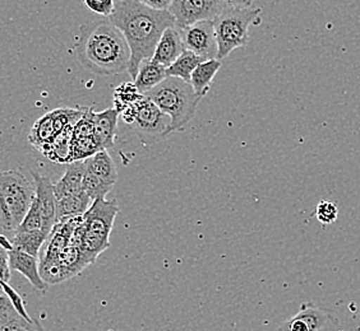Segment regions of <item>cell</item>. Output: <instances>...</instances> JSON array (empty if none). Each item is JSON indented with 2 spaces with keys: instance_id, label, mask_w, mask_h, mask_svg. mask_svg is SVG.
Masks as SVG:
<instances>
[{
  "instance_id": "obj_20",
  "label": "cell",
  "mask_w": 360,
  "mask_h": 331,
  "mask_svg": "<svg viewBox=\"0 0 360 331\" xmlns=\"http://www.w3.org/2000/svg\"><path fill=\"white\" fill-rule=\"evenodd\" d=\"M92 204V199L84 191L56 201V222L63 218L81 217Z\"/></svg>"
},
{
  "instance_id": "obj_18",
  "label": "cell",
  "mask_w": 360,
  "mask_h": 331,
  "mask_svg": "<svg viewBox=\"0 0 360 331\" xmlns=\"http://www.w3.org/2000/svg\"><path fill=\"white\" fill-rule=\"evenodd\" d=\"M222 62L219 59H210L200 62L193 70L191 76V84L194 92L203 98L208 93L211 83L214 81L217 72L221 68Z\"/></svg>"
},
{
  "instance_id": "obj_17",
  "label": "cell",
  "mask_w": 360,
  "mask_h": 331,
  "mask_svg": "<svg viewBox=\"0 0 360 331\" xmlns=\"http://www.w3.org/2000/svg\"><path fill=\"white\" fill-rule=\"evenodd\" d=\"M167 78V68L153 59H145L139 64L137 76L134 78V86L141 95L155 88Z\"/></svg>"
},
{
  "instance_id": "obj_21",
  "label": "cell",
  "mask_w": 360,
  "mask_h": 331,
  "mask_svg": "<svg viewBox=\"0 0 360 331\" xmlns=\"http://www.w3.org/2000/svg\"><path fill=\"white\" fill-rule=\"evenodd\" d=\"M58 134L59 131L56 129V120L53 116V112L50 111L34 124L28 135V142L31 145H34L36 149L41 151L42 148L48 145Z\"/></svg>"
},
{
  "instance_id": "obj_33",
  "label": "cell",
  "mask_w": 360,
  "mask_h": 331,
  "mask_svg": "<svg viewBox=\"0 0 360 331\" xmlns=\"http://www.w3.org/2000/svg\"><path fill=\"white\" fill-rule=\"evenodd\" d=\"M11 269L8 264V251L0 246V282H9L11 278Z\"/></svg>"
},
{
  "instance_id": "obj_29",
  "label": "cell",
  "mask_w": 360,
  "mask_h": 331,
  "mask_svg": "<svg viewBox=\"0 0 360 331\" xmlns=\"http://www.w3.org/2000/svg\"><path fill=\"white\" fill-rule=\"evenodd\" d=\"M101 151L97 144L96 139L94 135L84 137V138H73V161H82L94 156L95 153Z\"/></svg>"
},
{
  "instance_id": "obj_7",
  "label": "cell",
  "mask_w": 360,
  "mask_h": 331,
  "mask_svg": "<svg viewBox=\"0 0 360 331\" xmlns=\"http://www.w3.org/2000/svg\"><path fill=\"white\" fill-rule=\"evenodd\" d=\"M224 0H173L169 13L175 20V26L187 27L201 21H214L225 8Z\"/></svg>"
},
{
  "instance_id": "obj_14",
  "label": "cell",
  "mask_w": 360,
  "mask_h": 331,
  "mask_svg": "<svg viewBox=\"0 0 360 331\" xmlns=\"http://www.w3.org/2000/svg\"><path fill=\"white\" fill-rule=\"evenodd\" d=\"M297 316L304 321L309 331H338L340 321L336 313L313 304H303Z\"/></svg>"
},
{
  "instance_id": "obj_28",
  "label": "cell",
  "mask_w": 360,
  "mask_h": 331,
  "mask_svg": "<svg viewBox=\"0 0 360 331\" xmlns=\"http://www.w3.org/2000/svg\"><path fill=\"white\" fill-rule=\"evenodd\" d=\"M141 98H143V95L139 93V90L134 86V83L133 84H123V86L118 87L115 90V93H114V101H115L114 107L120 114L127 106L137 102Z\"/></svg>"
},
{
  "instance_id": "obj_4",
  "label": "cell",
  "mask_w": 360,
  "mask_h": 331,
  "mask_svg": "<svg viewBox=\"0 0 360 331\" xmlns=\"http://www.w3.org/2000/svg\"><path fill=\"white\" fill-rule=\"evenodd\" d=\"M143 96L151 100L170 118L173 133L183 129L194 118L202 100L194 92L191 83L175 76H167L165 81L146 92Z\"/></svg>"
},
{
  "instance_id": "obj_24",
  "label": "cell",
  "mask_w": 360,
  "mask_h": 331,
  "mask_svg": "<svg viewBox=\"0 0 360 331\" xmlns=\"http://www.w3.org/2000/svg\"><path fill=\"white\" fill-rule=\"evenodd\" d=\"M48 240V236L42 232H22L15 231L13 234V248L21 250L30 255L39 257L40 250Z\"/></svg>"
},
{
  "instance_id": "obj_1",
  "label": "cell",
  "mask_w": 360,
  "mask_h": 331,
  "mask_svg": "<svg viewBox=\"0 0 360 331\" xmlns=\"http://www.w3.org/2000/svg\"><path fill=\"white\" fill-rule=\"evenodd\" d=\"M108 18L122 31L129 45L128 72L134 81L139 64L153 58L160 37L167 27L175 26V20L169 11L153 9L139 0H115L114 12Z\"/></svg>"
},
{
  "instance_id": "obj_35",
  "label": "cell",
  "mask_w": 360,
  "mask_h": 331,
  "mask_svg": "<svg viewBox=\"0 0 360 331\" xmlns=\"http://www.w3.org/2000/svg\"><path fill=\"white\" fill-rule=\"evenodd\" d=\"M228 7L250 8L253 6L255 0H224Z\"/></svg>"
},
{
  "instance_id": "obj_15",
  "label": "cell",
  "mask_w": 360,
  "mask_h": 331,
  "mask_svg": "<svg viewBox=\"0 0 360 331\" xmlns=\"http://www.w3.org/2000/svg\"><path fill=\"white\" fill-rule=\"evenodd\" d=\"M86 170V162L82 161H73L68 163L65 173L62 179L54 184V195L56 199H62L65 196L76 195L84 191V175Z\"/></svg>"
},
{
  "instance_id": "obj_2",
  "label": "cell",
  "mask_w": 360,
  "mask_h": 331,
  "mask_svg": "<svg viewBox=\"0 0 360 331\" xmlns=\"http://www.w3.org/2000/svg\"><path fill=\"white\" fill-rule=\"evenodd\" d=\"M76 53L84 69L100 76L120 74L128 70L131 62L129 45L109 18L81 26Z\"/></svg>"
},
{
  "instance_id": "obj_9",
  "label": "cell",
  "mask_w": 360,
  "mask_h": 331,
  "mask_svg": "<svg viewBox=\"0 0 360 331\" xmlns=\"http://www.w3.org/2000/svg\"><path fill=\"white\" fill-rule=\"evenodd\" d=\"M119 213L115 201L96 199L92 201L89 210L84 214V223L87 231L110 237L111 229Z\"/></svg>"
},
{
  "instance_id": "obj_32",
  "label": "cell",
  "mask_w": 360,
  "mask_h": 331,
  "mask_svg": "<svg viewBox=\"0 0 360 331\" xmlns=\"http://www.w3.org/2000/svg\"><path fill=\"white\" fill-rule=\"evenodd\" d=\"M1 287H3V292H4V295H7L8 298L11 299V302L13 304L14 309L18 311L23 318L31 320L32 318L28 315L27 311L25 309L23 299H22V297L17 293V290H14L13 288L7 283V282H3V283H1Z\"/></svg>"
},
{
  "instance_id": "obj_19",
  "label": "cell",
  "mask_w": 360,
  "mask_h": 331,
  "mask_svg": "<svg viewBox=\"0 0 360 331\" xmlns=\"http://www.w3.org/2000/svg\"><path fill=\"white\" fill-rule=\"evenodd\" d=\"M84 162L91 173H95L100 179L104 180L105 182L114 187L118 180V173L114 161L106 149L98 151L94 156L84 159Z\"/></svg>"
},
{
  "instance_id": "obj_16",
  "label": "cell",
  "mask_w": 360,
  "mask_h": 331,
  "mask_svg": "<svg viewBox=\"0 0 360 331\" xmlns=\"http://www.w3.org/2000/svg\"><path fill=\"white\" fill-rule=\"evenodd\" d=\"M76 125H70L63 129L56 138L45 145L40 152L56 163H70L73 162V133Z\"/></svg>"
},
{
  "instance_id": "obj_13",
  "label": "cell",
  "mask_w": 360,
  "mask_h": 331,
  "mask_svg": "<svg viewBox=\"0 0 360 331\" xmlns=\"http://www.w3.org/2000/svg\"><path fill=\"white\" fill-rule=\"evenodd\" d=\"M0 331H45L36 318H23L7 295L0 296Z\"/></svg>"
},
{
  "instance_id": "obj_11",
  "label": "cell",
  "mask_w": 360,
  "mask_h": 331,
  "mask_svg": "<svg viewBox=\"0 0 360 331\" xmlns=\"http://www.w3.org/2000/svg\"><path fill=\"white\" fill-rule=\"evenodd\" d=\"M184 50L186 48H184V42L181 39L179 28L176 26H170L160 37L151 59L153 62H159L167 68L179 58Z\"/></svg>"
},
{
  "instance_id": "obj_25",
  "label": "cell",
  "mask_w": 360,
  "mask_h": 331,
  "mask_svg": "<svg viewBox=\"0 0 360 331\" xmlns=\"http://www.w3.org/2000/svg\"><path fill=\"white\" fill-rule=\"evenodd\" d=\"M58 260L67 269L72 278L79 276L84 271V268L89 266L87 262H84V254H82L81 248L70 245V243L59 254Z\"/></svg>"
},
{
  "instance_id": "obj_12",
  "label": "cell",
  "mask_w": 360,
  "mask_h": 331,
  "mask_svg": "<svg viewBox=\"0 0 360 331\" xmlns=\"http://www.w3.org/2000/svg\"><path fill=\"white\" fill-rule=\"evenodd\" d=\"M119 112L115 107L106 109L103 112L92 111L94 137L96 139L100 149L112 148L118 130Z\"/></svg>"
},
{
  "instance_id": "obj_30",
  "label": "cell",
  "mask_w": 360,
  "mask_h": 331,
  "mask_svg": "<svg viewBox=\"0 0 360 331\" xmlns=\"http://www.w3.org/2000/svg\"><path fill=\"white\" fill-rule=\"evenodd\" d=\"M339 215V208L333 201H319L316 209V217L322 224H331L336 222Z\"/></svg>"
},
{
  "instance_id": "obj_31",
  "label": "cell",
  "mask_w": 360,
  "mask_h": 331,
  "mask_svg": "<svg viewBox=\"0 0 360 331\" xmlns=\"http://www.w3.org/2000/svg\"><path fill=\"white\" fill-rule=\"evenodd\" d=\"M84 3L91 12L103 15L105 18H108L115 8V0H84Z\"/></svg>"
},
{
  "instance_id": "obj_10",
  "label": "cell",
  "mask_w": 360,
  "mask_h": 331,
  "mask_svg": "<svg viewBox=\"0 0 360 331\" xmlns=\"http://www.w3.org/2000/svg\"><path fill=\"white\" fill-rule=\"evenodd\" d=\"M8 264L11 271H18L27 279L35 290L46 292L48 284L42 281L39 270V260L35 256L23 252L21 250L12 248L8 251Z\"/></svg>"
},
{
  "instance_id": "obj_3",
  "label": "cell",
  "mask_w": 360,
  "mask_h": 331,
  "mask_svg": "<svg viewBox=\"0 0 360 331\" xmlns=\"http://www.w3.org/2000/svg\"><path fill=\"white\" fill-rule=\"evenodd\" d=\"M35 198V182L18 170L0 173V234L13 236Z\"/></svg>"
},
{
  "instance_id": "obj_6",
  "label": "cell",
  "mask_w": 360,
  "mask_h": 331,
  "mask_svg": "<svg viewBox=\"0 0 360 331\" xmlns=\"http://www.w3.org/2000/svg\"><path fill=\"white\" fill-rule=\"evenodd\" d=\"M119 115H122L125 124L132 126L139 140L145 144L155 143L173 133L170 118L145 96L127 106Z\"/></svg>"
},
{
  "instance_id": "obj_34",
  "label": "cell",
  "mask_w": 360,
  "mask_h": 331,
  "mask_svg": "<svg viewBox=\"0 0 360 331\" xmlns=\"http://www.w3.org/2000/svg\"><path fill=\"white\" fill-rule=\"evenodd\" d=\"M141 3H143L147 7L158 9V11H167L173 0H139Z\"/></svg>"
},
{
  "instance_id": "obj_23",
  "label": "cell",
  "mask_w": 360,
  "mask_h": 331,
  "mask_svg": "<svg viewBox=\"0 0 360 331\" xmlns=\"http://www.w3.org/2000/svg\"><path fill=\"white\" fill-rule=\"evenodd\" d=\"M109 248H110V237H105L86 229L82 245L79 248L84 254V262H87V265H92L96 262L100 254H103L105 250Z\"/></svg>"
},
{
  "instance_id": "obj_5",
  "label": "cell",
  "mask_w": 360,
  "mask_h": 331,
  "mask_svg": "<svg viewBox=\"0 0 360 331\" xmlns=\"http://www.w3.org/2000/svg\"><path fill=\"white\" fill-rule=\"evenodd\" d=\"M261 8L226 7L214 20L217 59L222 60L236 48L247 45L250 26L259 18Z\"/></svg>"
},
{
  "instance_id": "obj_8",
  "label": "cell",
  "mask_w": 360,
  "mask_h": 331,
  "mask_svg": "<svg viewBox=\"0 0 360 331\" xmlns=\"http://www.w3.org/2000/svg\"><path fill=\"white\" fill-rule=\"evenodd\" d=\"M179 29L184 48L191 50L195 55L201 56L205 60L217 59V42L214 21L208 20L197 22Z\"/></svg>"
},
{
  "instance_id": "obj_36",
  "label": "cell",
  "mask_w": 360,
  "mask_h": 331,
  "mask_svg": "<svg viewBox=\"0 0 360 331\" xmlns=\"http://www.w3.org/2000/svg\"><path fill=\"white\" fill-rule=\"evenodd\" d=\"M0 246L6 248L7 251H9V250H12V248H13V243H12V241H9V240H8L7 236L1 235V234H0Z\"/></svg>"
},
{
  "instance_id": "obj_27",
  "label": "cell",
  "mask_w": 360,
  "mask_h": 331,
  "mask_svg": "<svg viewBox=\"0 0 360 331\" xmlns=\"http://www.w3.org/2000/svg\"><path fill=\"white\" fill-rule=\"evenodd\" d=\"M84 193L90 196L92 201L96 199H103L106 196V194H109L112 185L105 182L104 180L100 179L95 173H91L90 170L86 167L84 175Z\"/></svg>"
},
{
  "instance_id": "obj_22",
  "label": "cell",
  "mask_w": 360,
  "mask_h": 331,
  "mask_svg": "<svg viewBox=\"0 0 360 331\" xmlns=\"http://www.w3.org/2000/svg\"><path fill=\"white\" fill-rule=\"evenodd\" d=\"M202 62H205V59H202L201 56L195 55L191 50L186 48L180 54L179 58L170 67H167V76H175L191 83V76L193 70Z\"/></svg>"
},
{
  "instance_id": "obj_26",
  "label": "cell",
  "mask_w": 360,
  "mask_h": 331,
  "mask_svg": "<svg viewBox=\"0 0 360 331\" xmlns=\"http://www.w3.org/2000/svg\"><path fill=\"white\" fill-rule=\"evenodd\" d=\"M39 270L42 281L48 285H56L60 284L72 278L67 269L63 266L58 259L54 260H46V262H39Z\"/></svg>"
}]
</instances>
